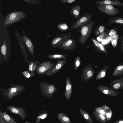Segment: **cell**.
I'll return each mask as SVG.
<instances>
[{
  "mask_svg": "<svg viewBox=\"0 0 123 123\" xmlns=\"http://www.w3.org/2000/svg\"><path fill=\"white\" fill-rule=\"evenodd\" d=\"M95 22L91 20L87 24L80 28L75 33L80 32L81 34L79 39V43L83 46L87 41L91 33Z\"/></svg>",
  "mask_w": 123,
  "mask_h": 123,
  "instance_id": "6da1fadb",
  "label": "cell"
},
{
  "mask_svg": "<svg viewBox=\"0 0 123 123\" xmlns=\"http://www.w3.org/2000/svg\"><path fill=\"white\" fill-rule=\"evenodd\" d=\"M25 89L24 86L12 84L7 89L3 88L1 89L0 92H2V94L6 99L11 100L12 98L24 92Z\"/></svg>",
  "mask_w": 123,
  "mask_h": 123,
  "instance_id": "7a4b0ae2",
  "label": "cell"
},
{
  "mask_svg": "<svg viewBox=\"0 0 123 123\" xmlns=\"http://www.w3.org/2000/svg\"><path fill=\"white\" fill-rule=\"evenodd\" d=\"M26 16L25 13L23 12L14 11L7 14L4 25H7L12 24L24 19Z\"/></svg>",
  "mask_w": 123,
  "mask_h": 123,
  "instance_id": "3957f363",
  "label": "cell"
},
{
  "mask_svg": "<svg viewBox=\"0 0 123 123\" xmlns=\"http://www.w3.org/2000/svg\"><path fill=\"white\" fill-rule=\"evenodd\" d=\"M40 88L43 95L45 97L52 98L54 93L57 92V87L53 84L46 82H40Z\"/></svg>",
  "mask_w": 123,
  "mask_h": 123,
  "instance_id": "277c9868",
  "label": "cell"
},
{
  "mask_svg": "<svg viewBox=\"0 0 123 123\" xmlns=\"http://www.w3.org/2000/svg\"><path fill=\"white\" fill-rule=\"evenodd\" d=\"M92 15L88 12H87L80 16L70 28V31L80 28L87 24L91 20Z\"/></svg>",
  "mask_w": 123,
  "mask_h": 123,
  "instance_id": "5b68a950",
  "label": "cell"
},
{
  "mask_svg": "<svg viewBox=\"0 0 123 123\" xmlns=\"http://www.w3.org/2000/svg\"><path fill=\"white\" fill-rule=\"evenodd\" d=\"M95 71L92 67V65L89 62L88 65L86 66L81 71L80 78L85 82L93 78Z\"/></svg>",
  "mask_w": 123,
  "mask_h": 123,
  "instance_id": "8992f818",
  "label": "cell"
},
{
  "mask_svg": "<svg viewBox=\"0 0 123 123\" xmlns=\"http://www.w3.org/2000/svg\"><path fill=\"white\" fill-rule=\"evenodd\" d=\"M56 64L52 63L50 61L41 62L37 69L36 72L38 75H44L52 69L55 66Z\"/></svg>",
  "mask_w": 123,
  "mask_h": 123,
  "instance_id": "52a82bcc",
  "label": "cell"
},
{
  "mask_svg": "<svg viewBox=\"0 0 123 123\" xmlns=\"http://www.w3.org/2000/svg\"><path fill=\"white\" fill-rule=\"evenodd\" d=\"M97 6V8L99 10L107 15L114 16L119 13L118 9L111 5H104Z\"/></svg>",
  "mask_w": 123,
  "mask_h": 123,
  "instance_id": "ba28073f",
  "label": "cell"
},
{
  "mask_svg": "<svg viewBox=\"0 0 123 123\" xmlns=\"http://www.w3.org/2000/svg\"><path fill=\"white\" fill-rule=\"evenodd\" d=\"M71 32H69L67 34L63 33L61 35L56 36L52 40L51 45L52 47L56 48L57 46L64 43L68 39L71 38Z\"/></svg>",
  "mask_w": 123,
  "mask_h": 123,
  "instance_id": "9c48e42d",
  "label": "cell"
},
{
  "mask_svg": "<svg viewBox=\"0 0 123 123\" xmlns=\"http://www.w3.org/2000/svg\"><path fill=\"white\" fill-rule=\"evenodd\" d=\"M76 46V42L75 40L70 38L61 44L57 46L56 47L66 51H72L75 49Z\"/></svg>",
  "mask_w": 123,
  "mask_h": 123,
  "instance_id": "30bf717a",
  "label": "cell"
},
{
  "mask_svg": "<svg viewBox=\"0 0 123 123\" xmlns=\"http://www.w3.org/2000/svg\"><path fill=\"white\" fill-rule=\"evenodd\" d=\"M55 66L51 70L45 74L46 76H51L57 73L62 68L66 62V60H57Z\"/></svg>",
  "mask_w": 123,
  "mask_h": 123,
  "instance_id": "8fae6325",
  "label": "cell"
},
{
  "mask_svg": "<svg viewBox=\"0 0 123 123\" xmlns=\"http://www.w3.org/2000/svg\"><path fill=\"white\" fill-rule=\"evenodd\" d=\"M65 90L64 96L66 99L69 100L70 98L73 90V86L70 80L67 76L66 80Z\"/></svg>",
  "mask_w": 123,
  "mask_h": 123,
  "instance_id": "7c38bea8",
  "label": "cell"
},
{
  "mask_svg": "<svg viewBox=\"0 0 123 123\" xmlns=\"http://www.w3.org/2000/svg\"><path fill=\"white\" fill-rule=\"evenodd\" d=\"M6 42L4 40L3 43L0 48V51L2 55L1 60H0V63L3 61L6 62V63L9 58V55L8 54Z\"/></svg>",
  "mask_w": 123,
  "mask_h": 123,
  "instance_id": "4fadbf2b",
  "label": "cell"
},
{
  "mask_svg": "<svg viewBox=\"0 0 123 123\" xmlns=\"http://www.w3.org/2000/svg\"><path fill=\"white\" fill-rule=\"evenodd\" d=\"M23 41L28 50L31 54L33 55L34 53V48L33 43L29 38L24 34L22 37Z\"/></svg>",
  "mask_w": 123,
  "mask_h": 123,
  "instance_id": "5bb4252c",
  "label": "cell"
},
{
  "mask_svg": "<svg viewBox=\"0 0 123 123\" xmlns=\"http://www.w3.org/2000/svg\"><path fill=\"white\" fill-rule=\"evenodd\" d=\"M95 3L97 5H109L117 6H123V3L118 0H102L96 1Z\"/></svg>",
  "mask_w": 123,
  "mask_h": 123,
  "instance_id": "9a60e30c",
  "label": "cell"
},
{
  "mask_svg": "<svg viewBox=\"0 0 123 123\" xmlns=\"http://www.w3.org/2000/svg\"><path fill=\"white\" fill-rule=\"evenodd\" d=\"M81 9L80 6L77 4L74 6L70 9V12L74 17V19H78L80 17Z\"/></svg>",
  "mask_w": 123,
  "mask_h": 123,
  "instance_id": "2e32d148",
  "label": "cell"
},
{
  "mask_svg": "<svg viewBox=\"0 0 123 123\" xmlns=\"http://www.w3.org/2000/svg\"><path fill=\"white\" fill-rule=\"evenodd\" d=\"M41 63L39 61L32 60L28 64L27 70L31 73H35L37 69Z\"/></svg>",
  "mask_w": 123,
  "mask_h": 123,
  "instance_id": "e0dca14e",
  "label": "cell"
},
{
  "mask_svg": "<svg viewBox=\"0 0 123 123\" xmlns=\"http://www.w3.org/2000/svg\"><path fill=\"white\" fill-rule=\"evenodd\" d=\"M93 117L97 121L100 123H106L107 120L106 117L103 115L96 111H93Z\"/></svg>",
  "mask_w": 123,
  "mask_h": 123,
  "instance_id": "ac0fdd59",
  "label": "cell"
},
{
  "mask_svg": "<svg viewBox=\"0 0 123 123\" xmlns=\"http://www.w3.org/2000/svg\"><path fill=\"white\" fill-rule=\"evenodd\" d=\"M58 119L61 123H71L70 118L64 113L60 112L57 115Z\"/></svg>",
  "mask_w": 123,
  "mask_h": 123,
  "instance_id": "d6986e66",
  "label": "cell"
},
{
  "mask_svg": "<svg viewBox=\"0 0 123 123\" xmlns=\"http://www.w3.org/2000/svg\"><path fill=\"white\" fill-rule=\"evenodd\" d=\"M79 111L82 117L88 123H94L89 113L81 108L79 109Z\"/></svg>",
  "mask_w": 123,
  "mask_h": 123,
  "instance_id": "ffe728a7",
  "label": "cell"
},
{
  "mask_svg": "<svg viewBox=\"0 0 123 123\" xmlns=\"http://www.w3.org/2000/svg\"><path fill=\"white\" fill-rule=\"evenodd\" d=\"M46 57L52 59H66L67 55L62 54H50L46 55Z\"/></svg>",
  "mask_w": 123,
  "mask_h": 123,
  "instance_id": "44dd1931",
  "label": "cell"
},
{
  "mask_svg": "<svg viewBox=\"0 0 123 123\" xmlns=\"http://www.w3.org/2000/svg\"><path fill=\"white\" fill-rule=\"evenodd\" d=\"M101 107L104 109L105 113V117L107 121H110L112 115V111L110 108L106 105H103Z\"/></svg>",
  "mask_w": 123,
  "mask_h": 123,
  "instance_id": "7402d4cb",
  "label": "cell"
},
{
  "mask_svg": "<svg viewBox=\"0 0 123 123\" xmlns=\"http://www.w3.org/2000/svg\"><path fill=\"white\" fill-rule=\"evenodd\" d=\"M92 40L93 45L95 49H97V50L105 52V49L104 46L101 43L98 42L95 39L92 38Z\"/></svg>",
  "mask_w": 123,
  "mask_h": 123,
  "instance_id": "603a6c76",
  "label": "cell"
},
{
  "mask_svg": "<svg viewBox=\"0 0 123 123\" xmlns=\"http://www.w3.org/2000/svg\"><path fill=\"white\" fill-rule=\"evenodd\" d=\"M105 27L103 25L96 27L94 30V34L95 36H98L103 33Z\"/></svg>",
  "mask_w": 123,
  "mask_h": 123,
  "instance_id": "cb8c5ba5",
  "label": "cell"
},
{
  "mask_svg": "<svg viewBox=\"0 0 123 123\" xmlns=\"http://www.w3.org/2000/svg\"><path fill=\"white\" fill-rule=\"evenodd\" d=\"M81 62V60L80 56H77L73 62V67L75 71L80 66Z\"/></svg>",
  "mask_w": 123,
  "mask_h": 123,
  "instance_id": "d4e9b609",
  "label": "cell"
},
{
  "mask_svg": "<svg viewBox=\"0 0 123 123\" xmlns=\"http://www.w3.org/2000/svg\"><path fill=\"white\" fill-rule=\"evenodd\" d=\"M57 28L60 31L65 32L69 29V28L66 24L65 23H62L57 25Z\"/></svg>",
  "mask_w": 123,
  "mask_h": 123,
  "instance_id": "484cf974",
  "label": "cell"
},
{
  "mask_svg": "<svg viewBox=\"0 0 123 123\" xmlns=\"http://www.w3.org/2000/svg\"><path fill=\"white\" fill-rule=\"evenodd\" d=\"M111 23H117L123 25V18H116L110 19Z\"/></svg>",
  "mask_w": 123,
  "mask_h": 123,
  "instance_id": "4316f807",
  "label": "cell"
},
{
  "mask_svg": "<svg viewBox=\"0 0 123 123\" xmlns=\"http://www.w3.org/2000/svg\"><path fill=\"white\" fill-rule=\"evenodd\" d=\"M21 73L22 74L24 77L26 78H31L35 76V72L31 73L28 70L24 71Z\"/></svg>",
  "mask_w": 123,
  "mask_h": 123,
  "instance_id": "83f0119b",
  "label": "cell"
},
{
  "mask_svg": "<svg viewBox=\"0 0 123 123\" xmlns=\"http://www.w3.org/2000/svg\"><path fill=\"white\" fill-rule=\"evenodd\" d=\"M104 69L101 70L97 74L95 79L98 80L104 78L106 74V72Z\"/></svg>",
  "mask_w": 123,
  "mask_h": 123,
  "instance_id": "f1b7e54d",
  "label": "cell"
},
{
  "mask_svg": "<svg viewBox=\"0 0 123 123\" xmlns=\"http://www.w3.org/2000/svg\"><path fill=\"white\" fill-rule=\"evenodd\" d=\"M95 110L97 112L103 115L105 117V111L104 108L101 106L96 107L95 108Z\"/></svg>",
  "mask_w": 123,
  "mask_h": 123,
  "instance_id": "f546056e",
  "label": "cell"
},
{
  "mask_svg": "<svg viewBox=\"0 0 123 123\" xmlns=\"http://www.w3.org/2000/svg\"><path fill=\"white\" fill-rule=\"evenodd\" d=\"M111 44L113 46L115 47L117 43V40L116 39H112L111 41Z\"/></svg>",
  "mask_w": 123,
  "mask_h": 123,
  "instance_id": "4dcf8cb0",
  "label": "cell"
},
{
  "mask_svg": "<svg viewBox=\"0 0 123 123\" xmlns=\"http://www.w3.org/2000/svg\"><path fill=\"white\" fill-rule=\"evenodd\" d=\"M123 70V65H120L118 66L117 68L116 71H122Z\"/></svg>",
  "mask_w": 123,
  "mask_h": 123,
  "instance_id": "1f68e13d",
  "label": "cell"
},
{
  "mask_svg": "<svg viewBox=\"0 0 123 123\" xmlns=\"http://www.w3.org/2000/svg\"><path fill=\"white\" fill-rule=\"evenodd\" d=\"M14 113L17 114L18 113V111L16 108H12L11 110Z\"/></svg>",
  "mask_w": 123,
  "mask_h": 123,
  "instance_id": "d6a6232c",
  "label": "cell"
},
{
  "mask_svg": "<svg viewBox=\"0 0 123 123\" xmlns=\"http://www.w3.org/2000/svg\"><path fill=\"white\" fill-rule=\"evenodd\" d=\"M116 31L113 30H111L109 33V35L110 36L114 35L116 34Z\"/></svg>",
  "mask_w": 123,
  "mask_h": 123,
  "instance_id": "836d02e7",
  "label": "cell"
},
{
  "mask_svg": "<svg viewBox=\"0 0 123 123\" xmlns=\"http://www.w3.org/2000/svg\"><path fill=\"white\" fill-rule=\"evenodd\" d=\"M120 86V84L119 83H117L115 84L113 86V88L115 89L119 88Z\"/></svg>",
  "mask_w": 123,
  "mask_h": 123,
  "instance_id": "e575fe53",
  "label": "cell"
},
{
  "mask_svg": "<svg viewBox=\"0 0 123 123\" xmlns=\"http://www.w3.org/2000/svg\"><path fill=\"white\" fill-rule=\"evenodd\" d=\"M114 123H123V119H120L116 121Z\"/></svg>",
  "mask_w": 123,
  "mask_h": 123,
  "instance_id": "d590c367",
  "label": "cell"
},
{
  "mask_svg": "<svg viewBox=\"0 0 123 123\" xmlns=\"http://www.w3.org/2000/svg\"><path fill=\"white\" fill-rule=\"evenodd\" d=\"M101 91V92H102L103 93L105 94H107L109 93V91L108 90L106 89L101 91Z\"/></svg>",
  "mask_w": 123,
  "mask_h": 123,
  "instance_id": "8d00e7d4",
  "label": "cell"
},
{
  "mask_svg": "<svg viewBox=\"0 0 123 123\" xmlns=\"http://www.w3.org/2000/svg\"><path fill=\"white\" fill-rule=\"evenodd\" d=\"M68 0H61L60 1V2L62 4H64L67 2Z\"/></svg>",
  "mask_w": 123,
  "mask_h": 123,
  "instance_id": "74e56055",
  "label": "cell"
},
{
  "mask_svg": "<svg viewBox=\"0 0 123 123\" xmlns=\"http://www.w3.org/2000/svg\"><path fill=\"white\" fill-rule=\"evenodd\" d=\"M75 1V0H68L67 3H71L74 2Z\"/></svg>",
  "mask_w": 123,
  "mask_h": 123,
  "instance_id": "f35d334b",
  "label": "cell"
},
{
  "mask_svg": "<svg viewBox=\"0 0 123 123\" xmlns=\"http://www.w3.org/2000/svg\"><path fill=\"white\" fill-rule=\"evenodd\" d=\"M46 116L47 115L46 114L43 115V116L40 117L41 119H43L45 118Z\"/></svg>",
  "mask_w": 123,
  "mask_h": 123,
  "instance_id": "ab89813d",
  "label": "cell"
},
{
  "mask_svg": "<svg viewBox=\"0 0 123 123\" xmlns=\"http://www.w3.org/2000/svg\"><path fill=\"white\" fill-rule=\"evenodd\" d=\"M107 43V41L106 40H103L102 41V43L103 44H105L106 43Z\"/></svg>",
  "mask_w": 123,
  "mask_h": 123,
  "instance_id": "60d3db41",
  "label": "cell"
},
{
  "mask_svg": "<svg viewBox=\"0 0 123 123\" xmlns=\"http://www.w3.org/2000/svg\"></svg>",
  "mask_w": 123,
  "mask_h": 123,
  "instance_id": "b9f144b4",
  "label": "cell"
}]
</instances>
